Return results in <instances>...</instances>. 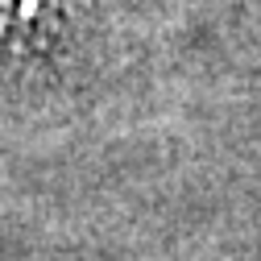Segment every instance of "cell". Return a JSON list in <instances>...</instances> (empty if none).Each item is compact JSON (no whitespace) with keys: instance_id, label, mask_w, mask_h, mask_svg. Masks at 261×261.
<instances>
[{"instance_id":"6da1fadb","label":"cell","mask_w":261,"mask_h":261,"mask_svg":"<svg viewBox=\"0 0 261 261\" xmlns=\"http://www.w3.org/2000/svg\"><path fill=\"white\" fill-rule=\"evenodd\" d=\"M67 0H0V34H34L38 25L50 21L54 9H62Z\"/></svg>"}]
</instances>
